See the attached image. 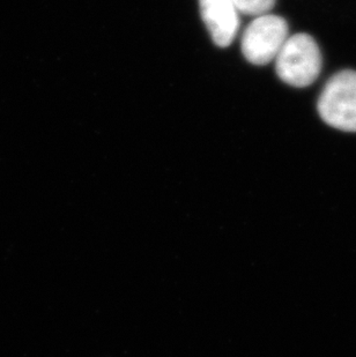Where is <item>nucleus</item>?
Returning a JSON list of instances; mask_svg holds the SVG:
<instances>
[{"label":"nucleus","instance_id":"nucleus-1","mask_svg":"<svg viewBox=\"0 0 356 357\" xmlns=\"http://www.w3.org/2000/svg\"><path fill=\"white\" fill-rule=\"evenodd\" d=\"M276 75L283 82L295 88L308 87L320 77L322 54L310 35L289 36L276 58Z\"/></svg>","mask_w":356,"mask_h":357},{"label":"nucleus","instance_id":"nucleus-2","mask_svg":"<svg viewBox=\"0 0 356 357\" xmlns=\"http://www.w3.org/2000/svg\"><path fill=\"white\" fill-rule=\"evenodd\" d=\"M318 114L326 124L343 132H356V72L333 75L318 98Z\"/></svg>","mask_w":356,"mask_h":357},{"label":"nucleus","instance_id":"nucleus-3","mask_svg":"<svg viewBox=\"0 0 356 357\" xmlns=\"http://www.w3.org/2000/svg\"><path fill=\"white\" fill-rule=\"evenodd\" d=\"M288 24L283 17L264 14L248 24L243 33L241 49L246 61L266 65L276 61L288 36Z\"/></svg>","mask_w":356,"mask_h":357},{"label":"nucleus","instance_id":"nucleus-4","mask_svg":"<svg viewBox=\"0 0 356 357\" xmlns=\"http://www.w3.org/2000/svg\"><path fill=\"white\" fill-rule=\"evenodd\" d=\"M204 24L218 47L232 43L239 28V10L234 0H199Z\"/></svg>","mask_w":356,"mask_h":357},{"label":"nucleus","instance_id":"nucleus-5","mask_svg":"<svg viewBox=\"0 0 356 357\" xmlns=\"http://www.w3.org/2000/svg\"><path fill=\"white\" fill-rule=\"evenodd\" d=\"M239 13L260 17L269 14L276 5V0H234Z\"/></svg>","mask_w":356,"mask_h":357}]
</instances>
